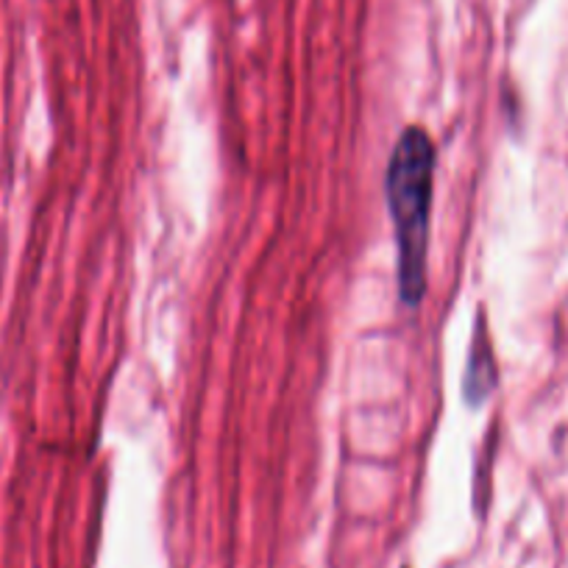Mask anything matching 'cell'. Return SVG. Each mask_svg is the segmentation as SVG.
<instances>
[{"label": "cell", "mask_w": 568, "mask_h": 568, "mask_svg": "<svg viewBox=\"0 0 568 568\" xmlns=\"http://www.w3.org/2000/svg\"><path fill=\"white\" fill-rule=\"evenodd\" d=\"M435 165L438 154L429 134L420 125L404 129L387 162L385 195L396 234L398 296L407 307H418L426 296Z\"/></svg>", "instance_id": "6da1fadb"}, {"label": "cell", "mask_w": 568, "mask_h": 568, "mask_svg": "<svg viewBox=\"0 0 568 568\" xmlns=\"http://www.w3.org/2000/svg\"><path fill=\"white\" fill-rule=\"evenodd\" d=\"M496 387V363L494 352H490L488 329L483 326V315H479L477 332L471 341V354H468V368L463 376V396L471 407L488 398V393Z\"/></svg>", "instance_id": "7a4b0ae2"}]
</instances>
